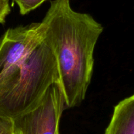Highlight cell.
<instances>
[{"instance_id":"1","label":"cell","mask_w":134,"mask_h":134,"mask_svg":"<svg viewBox=\"0 0 134 134\" xmlns=\"http://www.w3.org/2000/svg\"><path fill=\"white\" fill-rule=\"evenodd\" d=\"M42 22L43 42L56 59L67 108L84 101L91 81L96 45L103 27L92 16L73 10L69 0H52Z\"/></svg>"},{"instance_id":"2","label":"cell","mask_w":134,"mask_h":134,"mask_svg":"<svg viewBox=\"0 0 134 134\" xmlns=\"http://www.w3.org/2000/svg\"><path fill=\"white\" fill-rule=\"evenodd\" d=\"M53 84L60 85L57 64L43 42L22 64L0 76V116L12 120L23 114Z\"/></svg>"},{"instance_id":"3","label":"cell","mask_w":134,"mask_h":134,"mask_svg":"<svg viewBox=\"0 0 134 134\" xmlns=\"http://www.w3.org/2000/svg\"><path fill=\"white\" fill-rule=\"evenodd\" d=\"M65 106L60 85L52 84L36 105L12 119L14 134H59Z\"/></svg>"},{"instance_id":"4","label":"cell","mask_w":134,"mask_h":134,"mask_svg":"<svg viewBox=\"0 0 134 134\" xmlns=\"http://www.w3.org/2000/svg\"><path fill=\"white\" fill-rule=\"evenodd\" d=\"M43 22L9 28L0 39V76L22 64L43 42Z\"/></svg>"},{"instance_id":"5","label":"cell","mask_w":134,"mask_h":134,"mask_svg":"<svg viewBox=\"0 0 134 134\" xmlns=\"http://www.w3.org/2000/svg\"><path fill=\"white\" fill-rule=\"evenodd\" d=\"M105 134H134V96L122 100L114 108Z\"/></svg>"},{"instance_id":"6","label":"cell","mask_w":134,"mask_h":134,"mask_svg":"<svg viewBox=\"0 0 134 134\" xmlns=\"http://www.w3.org/2000/svg\"><path fill=\"white\" fill-rule=\"evenodd\" d=\"M19 8L22 15H26L30 12L35 10L43 3L46 0H13Z\"/></svg>"},{"instance_id":"7","label":"cell","mask_w":134,"mask_h":134,"mask_svg":"<svg viewBox=\"0 0 134 134\" xmlns=\"http://www.w3.org/2000/svg\"><path fill=\"white\" fill-rule=\"evenodd\" d=\"M0 134H14L12 120L0 116Z\"/></svg>"},{"instance_id":"8","label":"cell","mask_w":134,"mask_h":134,"mask_svg":"<svg viewBox=\"0 0 134 134\" xmlns=\"http://www.w3.org/2000/svg\"><path fill=\"white\" fill-rule=\"evenodd\" d=\"M9 0H0V24L5 22L6 17L10 13Z\"/></svg>"}]
</instances>
